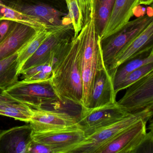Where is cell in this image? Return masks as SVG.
<instances>
[{
    "mask_svg": "<svg viewBox=\"0 0 153 153\" xmlns=\"http://www.w3.org/2000/svg\"><path fill=\"white\" fill-rule=\"evenodd\" d=\"M80 35L62 50L53 68L51 83L61 102L81 106L83 83L80 63Z\"/></svg>",
    "mask_w": 153,
    "mask_h": 153,
    "instance_id": "cell-1",
    "label": "cell"
},
{
    "mask_svg": "<svg viewBox=\"0 0 153 153\" xmlns=\"http://www.w3.org/2000/svg\"><path fill=\"white\" fill-rule=\"evenodd\" d=\"M79 34L80 63L83 83L81 107L88 108L96 74L105 64L102 55L101 38L97 32L94 16Z\"/></svg>",
    "mask_w": 153,
    "mask_h": 153,
    "instance_id": "cell-2",
    "label": "cell"
},
{
    "mask_svg": "<svg viewBox=\"0 0 153 153\" xmlns=\"http://www.w3.org/2000/svg\"><path fill=\"white\" fill-rule=\"evenodd\" d=\"M153 108H149L101 128L94 131L73 147L69 153H99L123 131L142 119L149 120L153 115Z\"/></svg>",
    "mask_w": 153,
    "mask_h": 153,
    "instance_id": "cell-3",
    "label": "cell"
},
{
    "mask_svg": "<svg viewBox=\"0 0 153 153\" xmlns=\"http://www.w3.org/2000/svg\"><path fill=\"white\" fill-rule=\"evenodd\" d=\"M3 91L18 102L32 109L43 108L60 102L51 83V79L38 82L22 80Z\"/></svg>",
    "mask_w": 153,
    "mask_h": 153,
    "instance_id": "cell-4",
    "label": "cell"
},
{
    "mask_svg": "<svg viewBox=\"0 0 153 153\" xmlns=\"http://www.w3.org/2000/svg\"><path fill=\"white\" fill-rule=\"evenodd\" d=\"M152 22L153 17L147 15L141 16L129 21L116 33L101 40L102 55L105 64L109 67L117 53Z\"/></svg>",
    "mask_w": 153,
    "mask_h": 153,
    "instance_id": "cell-5",
    "label": "cell"
},
{
    "mask_svg": "<svg viewBox=\"0 0 153 153\" xmlns=\"http://www.w3.org/2000/svg\"><path fill=\"white\" fill-rule=\"evenodd\" d=\"M4 3L19 12L36 19L45 25L50 31L71 24L68 15L45 3L32 0H11Z\"/></svg>",
    "mask_w": 153,
    "mask_h": 153,
    "instance_id": "cell-6",
    "label": "cell"
},
{
    "mask_svg": "<svg viewBox=\"0 0 153 153\" xmlns=\"http://www.w3.org/2000/svg\"><path fill=\"white\" fill-rule=\"evenodd\" d=\"M148 120L142 119L125 130L99 153H135L148 143H153L152 131L147 132Z\"/></svg>",
    "mask_w": 153,
    "mask_h": 153,
    "instance_id": "cell-7",
    "label": "cell"
},
{
    "mask_svg": "<svg viewBox=\"0 0 153 153\" xmlns=\"http://www.w3.org/2000/svg\"><path fill=\"white\" fill-rule=\"evenodd\" d=\"M118 105L129 114L153 108V71L128 87Z\"/></svg>",
    "mask_w": 153,
    "mask_h": 153,
    "instance_id": "cell-8",
    "label": "cell"
},
{
    "mask_svg": "<svg viewBox=\"0 0 153 153\" xmlns=\"http://www.w3.org/2000/svg\"><path fill=\"white\" fill-rule=\"evenodd\" d=\"M81 108L78 123L84 130L85 137L130 114L123 110L117 102L95 108Z\"/></svg>",
    "mask_w": 153,
    "mask_h": 153,
    "instance_id": "cell-9",
    "label": "cell"
},
{
    "mask_svg": "<svg viewBox=\"0 0 153 153\" xmlns=\"http://www.w3.org/2000/svg\"><path fill=\"white\" fill-rule=\"evenodd\" d=\"M32 109L33 114L29 125L34 132H48L72 127H80L78 119L65 112L44 108Z\"/></svg>",
    "mask_w": 153,
    "mask_h": 153,
    "instance_id": "cell-10",
    "label": "cell"
},
{
    "mask_svg": "<svg viewBox=\"0 0 153 153\" xmlns=\"http://www.w3.org/2000/svg\"><path fill=\"white\" fill-rule=\"evenodd\" d=\"M32 137L35 142L50 146L56 149L57 153H69L85 135L81 128L76 127L48 132L33 131Z\"/></svg>",
    "mask_w": 153,
    "mask_h": 153,
    "instance_id": "cell-11",
    "label": "cell"
},
{
    "mask_svg": "<svg viewBox=\"0 0 153 153\" xmlns=\"http://www.w3.org/2000/svg\"><path fill=\"white\" fill-rule=\"evenodd\" d=\"M153 22H151L139 35L123 48L108 67L113 78L117 69L121 65L140 54L153 50Z\"/></svg>",
    "mask_w": 153,
    "mask_h": 153,
    "instance_id": "cell-12",
    "label": "cell"
},
{
    "mask_svg": "<svg viewBox=\"0 0 153 153\" xmlns=\"http://www.w3.org/2000/svg\"><path fill=\"white\" fill-rule=\"evenodd\" d=\"M73 37L74 31L71 24L51 31L34 53L26 62L20 70V74L32 67L49 64L51 55L57 45L65 40Z\"/></svg>",
    "mask_w": 153,
    "mask_h": 153,
    "instance_id": "cell-13",
    "label": "cell"
},
{
    "mask_svg": "<svg viewBox=\"0 0 153 153\" xmlns=\"http://www.w3.org/2000/svg\"><path fill=\"white\" fill-rule=\"evenodd\" d=\"M33 131L30 125H25L0 132V153H29Z\"/></svg>",
    "mask_w": 153,
    "mask_h": 153,
    "instance_id": "cell-14",
    "label": "cell"
},
{
    "mask_svg": "<svg viewBox=\"0 0 153 153\" xmlns=\"http://www.w3.org/2000/svg\"><path fill=\"white\" fill-rule=\"evenodd\" d=\"M113 77L105 64L98 70L94 80L88 108H95L116 102Z\"/></svg>",
    "mask_w": 153,
    "mask_h": 153,
    "instance_id": "cell-15",
    "label": "cell"
},
{
    "mask_svg": "<svg viewBox=\"0 0 153 153\" xmlns=\"http://www.w3.org/2000/svg\"><path fill=\"white\" fill-rule=\"evenodd\" d=\"M40 32L14 22L7 37L0 43V60L20 51Z\"/></svg>",
    "mask_w": 153,
    "mask_h": 153,
    "instance_id": "cell-16",
    "label": "cell"
},
{
    "mask_svg": "<svg viewBox=\"0 0 153 153\" xmlns=\"http://www.w3.org/2000/svg\"><path fill=\"white\" fill-rule=\"evenodd\" d=\"M139 5V0H115L101 40L116 33L128 24Z\"/></svg>",
    "mask_w": 153,
    "mask_h": 153,
    "instance_id": "cell-17",
    "label": "cell"
},
{
    "mask_svg": "<svg viewBox=\"0 0 153 153\" xmlns=\"http://www.w3.org/2000/svg\"><path fill=\"white\" fill-rule=\"evenodd\" d=\"M68 17L71 22L74 37H76L94 14V0H65Z\"/></svg>",
    "mask_w": 153,
    "mask_h": 153,
    "instance_id": "cell-18",
    "label": "cell"
},
{
    "mask_svg": "<svg viewBox=\"0 0 153 153\" xmlns=\"http://www.w3.org/2000/svg\"><path fill=\"white\" fill-rule=\"evenodd\" d=\"M18 52L0 60V89L3 91L19 81Z\"/></svg>",
    "mask_w": 153,
    "mask_h": 153,
    "instance_id": "cell-19",
    "label": "cell"
},
{
    "mask_svg": "<svg viewBox=\"0 0 153 153\" xmlns=\"http://www.w3.org/2000/svg\"><path fill=\"white\" fill-rule=\"evenodd\" d=\"M148 53V52H147ZM130 60L121 68H118L113 78L114 90L120 84L132 71L146 64L153 62V50Z\"/></svg>",
    "mask_w": 153,
    "mask_h": 153,
    "instance_id": "cell-20",
    "label": "cell"
},
{
    "mask_svg": "<svg viewBox=\"0 0 153 153\" xmlns=\"http://www.w3.org/2000/svg\"><path fill=\"white\" fill-rule=\"evenodd\" d=\"M115 0H94V20L97 32L102 37Z\"/></svg>",
    "mask_w": 153,
    "mask_h": 153,
    "instance_id": "cell-21",
    "label": "cell"
},
{
    "mask_svg": "<svg viewBox=\"0 0 153 153\" xmlns=\"http://www.w3.org/2000/svg\"><path fill=\"white\" fill-rule=\"evenodd\" d=\"M1 12L3 16L1 20L7 19L17 22L33 27L38 31H42L45 29L48 30L45 25L36 19L19 12L8 7L4 2L2 5Z\"/></svg>",
    "mask_w": 153,
    "mask_h": 153,
    "instance_id": "cell-22",
    "label": "cell"
},
{
    "mask_svg": "<svg viewBox=\"0 0 153 153\" xmlns=\"http://www.w3.org/2000/svg\"><path fill=\"white\" fill-rule=\"evenodd\" d=\"M32 114V108L21 103L14 102L0 103V115L29 123Z\"/></svg>",
    "mask_w": 153,
    "mask_h": 153,
    "instance_id": "cell-23",
    "label": "cell"
},
{
    "mask_svg": "<svg viewBox=\"0 0 153 153\" xmlns=\"http://www.w3.org/2000/svg\"><path fill=\"white\" fill-rule=\"evenodd\" d=\"M51 32L47 29L40 31L29 42L19 51L17 60L19 73L26 62L34 53Z\"/></svg>",
    "mask_w": 153,
    "mask_h": 153,
    "instance_id": "cell-24",
    "label": "cell"
},
{
    "mask_svg": "<svg viewBox=\"0 0 153 153\" xmlns=\"http://www.w3.org/2000/svg\"><path fill=\"white\" fill-rule=\"evenodd\" d=\"M153 71V62L146 64L132 71L120 84L114 90L117 94L119 91L126 89L128 87L143 77L148 73Z\"/></svg>",
    "mask_w": 153,
    "mask_h": 153,
    "instance_id": "cell-25",
    "label": "cell"
},
{
    "mask_svg": "<svg viewBox=\"0 0 153 153\" xmlns=\"http://www.w3.org/2000/svg\"><path fill=\"white\" fill-rule=\"evenodd\" d=\"M52 67L49 66L45 69L38 72L33 76L24 79L23 81L27 82H38L50 80L52 76Z\"/></svg>",
    "mask_w": 153,
    "mask_h": 153,
    "instance_id": "cell-26",
    "label": "cell"
},
{
    "mask_svg": "<svg viewBox=\"0 0 153 153\" xmlns=\"http://www.w3.org/2000/svg\"><path fill=\"white\" fill-rule=\"evenodd\" d=\"M29 153H57L53 148L43 144L33 141Z\"/></svg>",
    "mask_w": 153,
    "mask_h": 153,
    "instance_id": "cell-27",
    "label": "cell"
},
{
    "mask_svg": "<svg viewBox=\"0 0 153 153\" xmlns=\"http://www.w3.org/2000/svg\"><path fill=\"white\" fill-rule=\"evenodd\" d=\"M14 22L7 19L0 20V43L8 35Z\"/></svg>",
    "mask_w": 153,
    "mask_h": 153,
    "instance_id": "cell-28",
    "label": "cell"
},
{
    "mask_svg": "<svg viewBox=\"0 0 153 153\" xmlns=\"http://www.w3.org/2000/svg\"><path fill=\"white\" fill-rule=\"evenodd\" d=\"M49 66H51V65L49 64V63H46V64H42V65L35 66V67H32V68H30L25 71L22 72L21 74H23L24 79L33 76L35 74H36L38 72L45 69Z\"/></svg>",
    "mask_w": 153,
    "mask_h": 153,
    "instance_id": "cell-29",
    "label": "cell"
},
{
    "mask_svg": "<svg viewBox=\"0 0 153 153\" xmlns=\"http://www.w3.org/2000/svg\"><path fill=\"white\" fill-rule=\"evenodd\" d=\"M17 102L5 94L3 90L0 89V103L6 102Z\"/></svg>",
    "mask_w": 153,
    "mask_h": 153,
    "instance_id": "cell-30",
    "label": "cell"
},
{
    "mask_svg": "<svg viewBox=\"0 0 153 153\" xmlns=\"http://www.w3.org/2000/svg\"><path fill=\"white\" fill-rule=\"evenodd\" d=\"M139 5H150L153 2V0H139Z\"/></svg>",
    "mask_w": 153,
    "mask_h": 153,
    "instance_id": "cell-31",
    "label": "cell"
},
{
    "mask_svg": "<svg viewBox=\"0 0 153 153\" xmlns=\"http://www.w3.org/2000/svg\"><path fill=\"white\" fill-rule=\"evenodd\" d=\"M3 4H4V2L2 1V0H0V20L2 18V16H3L1 12V10L2 9V5H3Z\"/></svg>",
    "mask_w": 153,
    "mask_h": 153,
    "instance_id": "cell-32",
    "label": "cell"
}]
</instances>
